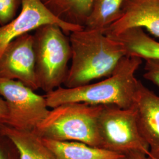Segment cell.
I'll use <instances>...</instances> for the list:
<instances>
[{
    "instance_id": "cell-1",
    "label": "cell",
    "mask_w": 159,
    "mask_h": 159,
    "mask_svg": "<svg viewBox=\"0 0 159 159\" xmlns=\"http://www.w3.org/2000/svg\"><path fill=\"white\" fill-rule=\"evenodd\" d=\"M142 63L139 57L126 56L110 76L93 84L73 88L60 87L46 93L48 108H54L68 103L81 102L91 106H116L130 108L136 92L139 81L135 77Z\"/></svg>"
},
{
    "instance_id": "cell-2",
    "label": "cell",
    "mask_w": 159,
    "mask_h": 159,
    "mask_svg": "<svg viewBox=\"0 0 159 159\" xmlns=\"http://www.w3.org/2000/svg\"><path fill=\"white\" fill-rule=\"evenodd\" d=\"M71 65L64 83L66 88L90 84L113 74L127 56L120 43L98 30L83 29L70 34Z\"/></svg>"
},
{
    "instance_id": "cell-3",
    "label": "cell",
    "mask_w": 159,
    "mask_h": 159,
    "mask_svg": "<svg viewBox=\"0 0 159 159\" xmlns=\"http://www.w3.org/2000/svg\"><path fill=\"white\" fill-rule=\"evenodd\" d=\"M102 106L68 103L52 108L33 131L41 139L101 148L97 122Z\"/></svg>"
},
{
    "instance_id": "cell-4",
    "label": "cell",
    "mask_w": 159,
    "mask_h": 159,
    "mask_svg": "<svg viewBox=\"0 0 159 159\" xmlns=\"http://www.w3.org/2000/svg\"><path fill=\"white\" fill-rule=\"evenodd\" d=\"M66 34L58 25L47 24L35 30L33 35L37 83L46 93L64 84L67 76L72 51Z\"/></svg>"
},
{
    "instance_id": "cell-5",
    "label": "cell",
    "mask_w": 159,
    "mask_h": 159,
    "mask_svg": "<svg viewBox=\"0 0 159 159\" xmlns=\"http://www.w3.org/2000/svg\"><path fill=\"white\" fill-rule=\"evenodd\" d=\"M97 126L101 148L124 155L138 151L150 157L149 147L138 129L133 106L124 109L102 106Z\"/></svg>"
},
{
    "instance_id": "cell-6",
    "label": "cell",
    "mask_w": 159,
    "mask_h": 159,
    "mask_svg": "<svg viewBox=\"0 0 159 159\" xmlns=\"http://www.w3.org/2000/svg\"><path fill=\"white\" fill-rule=\"evenodd\" d=\"M0 96L8 107L7 125L17 130L34 131L50 111L45 96L18 80L0 79Z\"/></svg>"
},
{
    "instance_id": "cell-7",
    "label": "cell",
    "mask_w": 159,
    "mask_h": 159,
    "mask_svg": "<svg viewBox=\"0 0 159 159\" xmlns=\"http://www.w3.org/2000/svg\"><path fill=\"white\" fill-rule=\"evenodd\" d=\"M47 24L58 25L66 34L84 29L63 22L52 14L41 0H23L17 17L5 25L0 26V56L13 40Z\"/></svg>"
},
{
    "instance_id": "cell-8",
    "label": "cell",
    "mask_w": 159,
    "mask_h": 159,
    "mask_svg": "<svg viewBox=\"0 0 159 159\" xmlns=\"http://www.w3.org/2000/svg\"><path fill=\"white\" fill-rule=\"evenodd\" d=\"M0 79L18 80L35 91L39 89L33 35L24 34L6 47L0 56Z\"/></svg>"
},
{
    "instance_id": "cell-9",
    "label": "cell",
    "mask_w": 159,
    "mask_h": 159,
    "mask_svg": "<svg viewBox=\"0 0 159 159\" xmlns=\"http://www.w3.org/2000/svg\"><path fill=\"white\" fill-rule=\"evenodd\" d=\"M132 106L140 134L149 147L150 157L159 159V96L139 81Z\"/></svg>"
},
{
    "instance_id": "cell-10",
    "label": "cell",
    "mask_w": 159,
    "mask_h": 159,
    "mask_svg": "<svg viewBox=\"0 0 159 159\" xmlns=\"http://www.w3.org/2000/svg\"><path fill=\"white\" fill-rule=\"evenodd\" d=\"M134 27L144 28L159 38V0H125L119 18L104 34L115 35Z\"/></svg>"
},
{
    "instance_id": "cell-11",
    "label": "cell",
    "mask_w": 159,
    "mask_h": 159,
    "mask_svg": "<svg viewBox=\"0 0 159 159\" xmlns=\"http://www.w3.org/2000/svg\"><path fill=\"white\" fill-rule=\"evenodd\" d=\"M57 159H125V155L117 153L84 143L61 142L42 139Z\"/></svg>"
},
{
    "instance_id": "cell-12",
    "label": "cell",
    "mask_w": 159,
    "mask_h": 159,
    "mask_svg": "<svg viewBox=\"0 0 159 159\" xmlns=\"http://www.w3.org/2000/svg\"><path fill=\"white\" fill-rule=\"evenodd\" d=\"M107 37L123 46L127 56L159 60V42L146 34L142 28H131Z\"/></svg>"
},
{
    "instance_id": "cell-13",
    "label": "cell",
    "mask_w": 159,
    "mask_h": 159,
    "mask_svg": "<svg viewBox=\"0 0 159 159\" xmlns=\"http://www.w3.org/2000/svg\"><path fill=\"white\" fill-rule=\"evenodd\" d=\"M0 133L8 137L17 147L20 159H57L42 139L31 131H18L0 125Z\"/></svg>"
},
{
    "instance_id": "cell-14",
    "label": "cell",
    "mask_w": 159,
    "mask_h": 159,
    "mask_svg": "<svg viewBox=\"0 0 159 159\" xmlns=\"http://www.w3.org/2000/svg\"><path fill=\"white\" fill-rule=\"evenodd\" d=\"M44 5L64 23L84 28L93 0H41Z\"/></svg>"
},
{
    "instance_id": "cell-15",
    "label": "cell",
    "mask_w": 159,
    "mask_h": 159,
    "mask_svg": "<svg viewBox=\"0 0 159 159\" xmlns=\"http://www.w3.org/2000/svg\"><path fill=\"white\" fill-rule=\"evenodd\" d=\"M125 0H93L84 29L104 31L120 17Z\"/></svg>"
},
{
    "instance_id": "cell-16",
    "label": "cell",
    "mask_w": 159,
    "mask_h": 159,
    "mask_svg": "<svg viewBox=\"0 0 159 159\" xmlns=\"http://www.w3.org/2000/svg\"><path fill=\"white\" fill-rule=\"evenodd\" d=\"M23 0H0V26L11 22L17 17Z\"/></svg>"
},
{
    "instance_id": "cell-17",
    "label": "cell",
    "mask_w": 159,
    "mask_h": 159,
    "mask_svg": "<svg viewBox=\"0 0 159 159\" xmlns=\"http://www.w3.org/2000/svg\"><path fill=\"white\" fill-rule=\"evenodd\" d=\"M0 159H20L16 144L5 134L0 133Z\"/></svg>"
},
{
    "instance_id": "cell-18",
    "label": "cell",
    "mask_w": 159,
    "mask_h": 159,
    "mask_svg": "<svg viewBox=\"0 0 159 159\" xmlns=\"http://www.w3.org/2000/svg\"><path fill=\"white\" fill-rule=\"evenodd\" d=\"M146 60L143 77L159 87V60L147 59Z\"/></svg>"
},
{
    "instance_id": "cell-19",
    "label": "cell",
    "mask_w": 159,
    "mask_h": 159,
    "mask_svg": "<svg viewBox=\"0 0 159 159\" xmlns=\"http://www.w3.org/2000/svg\"><path fill=\"white\" fill-rule=\"evenodd\" d=\"M8 120V111L6 101L0 97V125H7Z\"/></svg>"
},
{
    "instance_id": "cell-20",
    "label": "cell",
    "mask_w": 159,
    "mask_h": 159,
    "mask_svg": "<svg viewBox=\"0 0 159 159\" xmlns=\"http://www.w3.org/2000/svg\"><path fill=\"white\" fill-rule=\"evenodd\" d=\"M125 159H153L141 152H131L125 154Z\"/></svg>"
}]
</instances>
